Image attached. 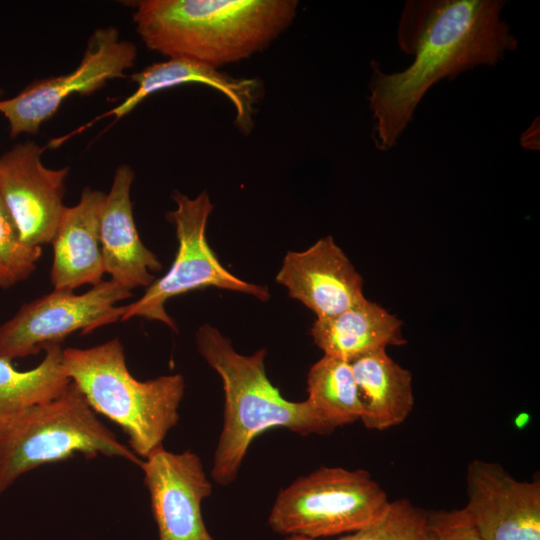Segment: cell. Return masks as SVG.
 <instances>
[{"label": "cell", "mask_w": 540, "mask_h": 540, "mask_svg": "<svg viewBox=\"0 0 540 540\" xmlns=\"http://www.w3.org/2000/svg\"><path fill=\"white\" fill-rule=\"evenodd\" d=\"M143 459L98 419L71 381L58 397L30 406L0 422V496L22 474L75 456Z\"/></svg>", "instance_id": "obj_5"}, {"label": "cell", "mask_w": 540, "mask_h": 540, "mask_svg": "<svg viewBox=\"0 0 540 540\" xmlns=\"http://www.w3.org/2000/svg\"><path fill=\"white\" fill-rule=\"evenodd\" d=\"M431 540H483L465 510L428 511Z\"/></svg>", "instance_id": "obj_23"}, {"label": "cell", "mask_w": 540, "mask_h": 540, "mask_svg": "<svg viewBox=\"0 0 540 540\" xmlns=\"http://www.w3.org/2000/svg\"><path fill=\"white\" fill-rule=\"evenodd\" d=\"M63 363L89 406L122 428L138 457L146 458L163 446L179 420L185 389L181 374L137 380L127 368L118 338L90 348L63 349Z\"/></svg>", "instance_id": "obj_4"}, {"label": "cell", "mask_w": 540, "mask_h": 540, "mask_svg": "<svg viewBox=\"0 0 540 540\" xmlns=\"http://www.w3.org/2000/svg\"><path fill=\"white\" fill-rule=\"evenodd\" d=\"M41 246L24 243L8 209L0 198V288L27 279L36 269Z\"/></svg>", "instance_id": "obj_22"}, {"label": "cell", "mask_w": 540, "mask_h": 540, "mask_svg": "<svg viewBox=\"0 0 540 540\" xmlns=\"http://www.w3.org/2000/svg\"><path fill=\"white\" fill-rule=\"evenodd\" d=\"M294 0H142L133 21L146 46L213 68L264 49L294 20Z\"/></svg>", "instance_id": "obj_2"}, {"label": "cell", "mask_w": 540, "mask_h": 540, "mask_svg": "<svg viewBox=\"0 0 540 540\" xmlns=\"http://www.w3.org/2000/svg\"><path fill=\"white\" fill-rule=\"evenodd\" d=\"M500 0L408 1L400 17V49L414 56L404 70L385 73L371 63L369 108L378 149L393 148L426 92L439 80L479 65L494 66L518 41L501 18Z\"/></svg>", "instance_id": "obj_1"}, {"label": "cell", "mask_w": 540, "mask_h": 540, "mask_svg": "<svg viewBox=\"0 0 540 540\" xmlns=\"http://www.w3.org/2000/svg\"><path fill=\"white\" fill-rule=\"evenodd\" d=\"M0 96H1V90H0ZM1 99V98H0Z\"/></svg>", "instance_id": "obj_24"}, {"label": "cell", "mask_w": 540, "mask_h": 540, "mask_svg": "<svg viewBox=\"0 0 540 540\" xmlns=\"http://www.w3.org/2000/svg\"><path fill=\"white\" fill-rule=\"evenodd\" d=\"M276 282L317 318L335 316L365 299L361 275L331 236L304 251L287 252Z\"/></svg>", "instance_id": "obj_13"}, {"label": "cell", "mask_w": 540, "mask_h": 540, "mask_svg": "<svg viewBox=\"0 0 540 540\" xmlns=\"http://www.w3.org/2000/svg\"><path fill=\"white\" fill-rule=\"evenodd\" d=\"M390 502L367 470L322 466L279 491L268 525L285 536L339 537L380 521Z\"/></svg>", "instance_id": "obj_6"}, {"label": "cell", "mask_w": 540, "mask_h": 540, "mask_svg": "<svg viewBox=\"0 0 540 540\" xmlns=\"http://www.w3.org/2000/svg\"><path fill=\"white\" fill-rule=\"evenodd\" d=\"M133 180L134 172L129 166L121 165L116 169L99 224L104 271L112 281L129 291L150 286L156 280L152 272L162 268L137 232L130 199Z\"/></svg>", "instance_id": "obj_14"}, {"label": "cell", "mask_w": 540, "mask_h": 540, "mask_svg": "<svg viewBox=\"0 0 540 540\" xmlns=\"http://www.w3.org/2000/svg\"><path fill=\"white\" fill-rule=\"evenodd\" d=\"M307 400L336 429L360 420L363 403L350 362L324 355L309 369Z\"/></svg>", "instance_id": "obj_20"}, {"label": "cell", "mask_w": 540, "mask_h": 540, "mask_svg": "<svg viewBox=\"0 0 540 540\" xmlns=\"http://www.w3.org/2000/svg\"><path fill=\"white\" fill-rule=\"evenodd\" d=\"M131 79L137 83L134 93L105 116L119 119L153 93L183 84L199 83L217 89L232 102L236 110L235 123L247 133L254 125V104L262 92V85L257 79L234 78L207 64L184 58L154 63L134 73Z\"/></svg>", "instance_id": "obj_16"}, {"label": "cell", "mask_w": 540, "mask_h": 540, "mask_svg": "<svg viewBox=\"0 0 540 540\" xmlns=\"http://www.w3.org/2000/svg\"><path fill=\"white\" fill-rule=\"evenodd\" d=\"M363 403L360 418L369 430L384 431L402 424L414 407L411 372L395 362L386 349L350 362Z\"/></svg>", "instance_id": "obj_18"}, {"label": "cell", "mask_w": 540, "mask_h": 540, "mask_svg": "<svg viewBox=\"0 0 540 540\" xmlns=\"http://www.w3.org/2000/svg\"><path fill=\"white\" fill-rule=\"evenodd\" d=\"M196 346L220 376L225 396L223 427L211 469L217 484L228 486L236 480L252 441L271 428L282 427L304 436L335 430L309 400L294 402L281 395L266 374V349L242 355L209 324L198 328Z\"/></svg>", "instance_id": "obj_3"}, {"label": "cell", "mask_w": 540, "mask_h": 540, "mask_svg": "<svg viewBox=\"0 0 540 540\" xmlns=\"http://www.w3.org/2000/svg\"><path fill=\"white\" fill-rule=\"evenodd\" d=\"M105 194L85 188L80 201L66 207L52 240L51 282L54 289L96 285L105 273L99 239Z\"/></svg>", "instance_id": "obj_15"}, {"label": "cell", "mask_w": 540, "mask_h": 540, "mask_svg": "<svg viewBox=\"0 0 540 540\" xmlns=\"http://www.w3.org/2000/svg\"><path fill=\"white\" fill-rule=\"evenodd\" d=\"M176 209L167 213L176 230L178 249L167 273L147 287L137 301L125 305L121 320L143 317L160 321L177 330L174 320L165 310V303L173 297L205 287L236 291L268 301L267 286L240 279L228 271L210 248L206 238L209 215L214 209L207 191L195 198L175 192Z\"/></svg>", "instance_id": "obj_7"}, {"label": "cell", "mask_w": 540, "mask_h": 540, "mask_svg": "<svg viewBox=\"0 0 540 540\" xmlns=\"http://www.w3.org/2000/svg\"><path fill=\"white\" fill-rule=\"evenodd\" d=\"M139 467L149 491L159 540H216L201 511L202 501L211 496L213 486L196 453H173L161 446Z\"/></svg>", "instance_id": "obj_11"}, {"label": "cell", "mask_w": 540, "mask_h": 540, "mask_svg": "<svg viewBox=\"0 0 540 540\" xmlns=\"http://www.w3.org/2000/svg\"><path fill=\"white\" fill-rule=\"evenodd\" d=\"M132 296L131 291L110 280H102L83 294L54 289L21 306L0 325V358L12 361L38 354L60 343L76 331L88 334L121 320L125 306L118 301Z\"/></svg>", "instance_id": "obj_8"}, {"label": "cell", "mask_w": 540, "mask_h": 540, "mask_svg": "<svg viewBox=\"0 0 540 540\" xmlns=\"http://www.w3.org/2000/svg\"><path fill=\"white\" fill-rule=\"evenodd\" d=\"M310 334L324 355L348 362L388 346L406 343L402 321L366 298L335 316L316 318Z\"/></svg>", "instance_id": "obj_17"}, {"label": "cell", "mask_w": 540, "mask_h": 540, "mask_svg": "<svg viewBox=\"0 0 540 540\" xmlns=\"http://www.w3.org/2000/svg\"><path fill=\"white\" fill-rule=\"evenodd\" d=\"M284 540H320L303 536H286ZM334 540H431L428 511L408 499L390 502L383 518L377 523L337 537Z\"/></svg>", "instance_id": "obj_21"}, {"label": "cell", "mask_w": 540, "mask_h": 540, "mask_svg": "<svg viewBox=\"0 0 540 540\" xmlns=\"http://www.w3.org/2000/svg\"><path fill=\"white\" fill-rule=\"evenodd\" d=\"M135 59V45L120 40L116 28L95 30L73 71L37 81L12 98L0 99V113L9 123L10 136L37 133L67 97L92 93L108 80L124 77V71L134 65Z\"/></svg>", "instance_id": "obj_9"}, {"label": "cell", "mask_w": 540, "mask_h": 540, "mask_svg": "<svg viewBox=\"0 0 540 540\" xmlns=\"http://www.w3.org/2000/svg\"><path fill=\"white\" fill-rule=\"evenodd\" d=\"M44 149L26 142L0 156V198L22 241L31 246L52 242L66 208L64 181L69 168L45 167L41 161Z\"/></svg>", "instance_id": "obj_10"}, {"label": "cell", "mask_w": 540, "mask_h": 540, "mask_svg": "<svg viewBox=\"0 0 540 540\" xmlns=\"http://www.w3.org/2000/svg\"><path fill=\"white\" fill-rule=\"evenodd\" d=\"M463 508L483 540H540V481L514 478L499 463L467 466Z\"/></svg>", "instance_id": "obj_12"}, {"label": "cell", "mask_w": 540, "mask_h": 540, "mask_svg": "<svg viewBox=\"0 0 540 540\" xmlns=\"http://www.w3.org/2000/svg\"><path fill=\"white\" fill-rule=\"evenodd\" d=\"M35 368L18 371L0 358V422L39 403L58 397L71 383L63 363V349L51 345Z\"/></svg>", "instance_id": "obj_19"}]
</instances>
